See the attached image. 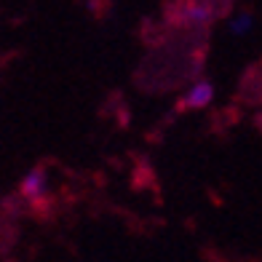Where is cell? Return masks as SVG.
I'll return each mask as SVG.
<instances>
[{"instance_id": "cell-4", "label": "cell", "mask_w": 262, "mask_h": 262, "mask_svg": "<svg viewBox=\"0 0 262 262\" xmlns=\"http://www.w3.org/2000/svg\"><path fill=\"white\" fill-rule=\"evenodd\" d=\"M209 16V11L204 8V6H193V8H190V11H185V19H206Z\"/></svg>"}, {"instance_id": "cell-1", "label": "cell", "mask_w": 262, "mask_h": 262, "mask_svg": "<svg viewBox=\"0 0 262 262\" xmlns=\"http://www.w3.org/2000/svg\"><path fill=\"white\" fill-rule=\"evenodd\" d=\"M211 99H214V86L206 83V80H201V83H195V86L185 94L182 107H193V110H198V107H206Z\"/></svg>"}, {"instance_id": "cell-3", "label": "cell", "mask_w": 262, "mask_h": 262, "mask_svg": "<svg viewBox=\"0 0 262 262\" xmlns=\"http://www.w3.org/2000/svg\"><path fill=\"white\" fill-rule=\"evenodd\" d=\"M252 25H254V16H252V14H238V16L230 21V32H233V35H246L249 30H252Z\"/></svg>"}, {"instance_id": "cell-2", "label": "cell", "mask_w": 262, "mask_h": 262, "mask_svg": "<svg viewBox=\"0 0 262 262\" xmlns=\"http://www.w3.org/2000/svg\"><path fill=\"white\" fill-rule=\"evenodd\" d=\"M21 193L27 198H40L46 193V174L40 169H35L25 177V182H21Z\"/></svg>"}]
</instances>
